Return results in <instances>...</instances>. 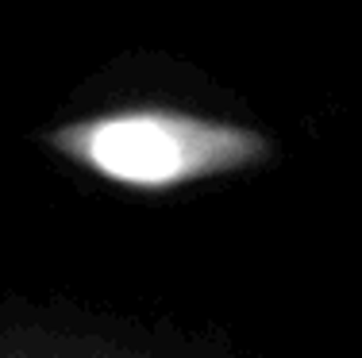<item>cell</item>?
I'll use <instances>...</instances> for the list:
<instances>
[{
	"instance_id": "obj_1",
	"label": "cell",
	"mask_w": 362,
	"mask_h": 358,
	"mask_svg": "<svg viewBox=\"0 0 362 358\" xmlns=\"http://www.w3.org/2000/svg\"><path fill=\"white\" fill-rule=\"evenodd\" d=\"M62 166L127 193H177L274 166L278 139L255 119L170 100L100 105L35 135Z\"/></svg>"
},
{
	"instance_id": "obj_2",
	"label": "cell",
	"mask_w": 362,
	"mask_h": 358,
	"mask_svg": "<svg viewBox=\"0 0 362 358\" xmlns=\"http://www.w3.org/2000/svg\"><path fill=\"white\" fill-rule=\"evenodd\" d=\"M0 358H239L228 343L70 301L0 297Z\"/></svg>"
}]
</instances>
